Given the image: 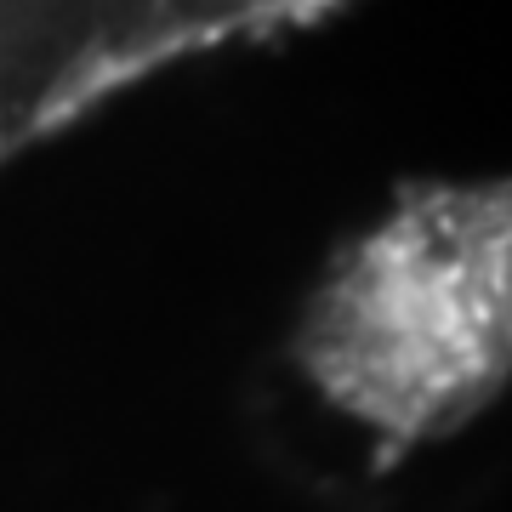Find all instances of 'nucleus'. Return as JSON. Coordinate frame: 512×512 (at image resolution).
<instances>
[{
    "label": "nucleus",
    "mask_w": 512,
    "mask_h": 512,
    "mask_svg": "<svg viewBox=\"0 0 512 512\" xmlns=\"http://www.w3.org/2000/svg\"><path fill=\"white\" fill-rule=\"evenodd\" d=\"M302 365L387 444L439 439L507 370V217L439 200L382 228L308 313Z\"/></svg>",
    "instance_id": "f257e3e1"
}]
</instances>
